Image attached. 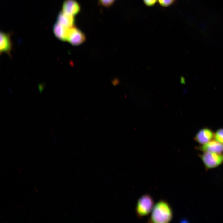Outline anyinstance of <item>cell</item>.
Here are the masks:
<instances>
[{
  "mask_svg": "<svg viewBox=\"0 0 223 223\" xmlns=\"http://www.w3.org/2000/svg\"><path fill=\"white\" fill-rule=\"evenodd\" d=\"M173 215V210L169 204L166 200H160L154 205L148 222L168 223L172 220Z\"/></svg>",
  "mask_w": 223,
  "mask_h": 223,
  "instance_id": "cell-1",
  "label": "cell"
},
{
  "mask_svg": "<svg viewBox=\"0 0 223 223\" xmlns=\"http://www.w3.org/2000/svg\"><path fill=\"white\" fill-rule=\"evenodd\" d=\"M152 197L148 194L142 196L138 200L135 208L137 216L142 218L148 216L152 211L154 206Z\"/></svg>",
  "mask_w": 223,
  "mask_h": 223,
  "instance_id": "cell-2",
  "label": "cell"
},
{
  "mask_svg": "<svg viewBox=\"0 0 223 223\" xmlns=\"http://www.w3.org/2000/svg\"><path fill=\"white\" fill-rule=\"evenodd\" d=\"M205 168L211 169L223 163V153L206 152L199 155Z\"/></svg>",
  "mask_w": 223,
  "mask_h": 223,
  "instance_id": "cell-3",
  "label": "cell"
},
{
  "mask_svg": "<svg viewBox=\"0 0 223 223\" xmlns=\"http://www.w3.org/2000/svg\"><path fill=\"white\" fill-rule=\"evenodd\" d=\"M86 40L84 34L74 26L70 29L67 41L72 45L77 46L83 43Z\"/></svg>",
  "mask_w": 223,
  "mask_h": 223,
  "instance_id": "cell-4",
  "label": "cell"
},
{
  "mask_svg": "<svg viewBox=\"0 0 223 223\" xmlns=\"http://www.w3.org/2000/svg\"><path fill=\"white\" fill-rule=\"evenodd\" d=\"M214 133L210 129L204 128L199 130L196 133L194 139L201 145L211 141L214 137Z\"/></svg>",
  "mask_w": 223,
  "mask_h": 223,
  "instance_id": "cell-5",
  "label": "cell"
},
{
  "mask_svg": "<svg viewBox=\"0 0 223 223\" xmlns=\"http://www.w3.org/2000/svg\"><path fill=\"white\" fill-rule=\"evenodd\" d=\"M197 149L203 152H210L222 153H223V144L216 140H212L198 147Z\"/></svg>",
  "mask_w": 223,
  "mask_h": 223,
  "instance_id": "cell-6",
  "label": "cell"
},
{
  "mask_svg": "<svg viewBox=\"0 0 223 223\" xmlns=\"http://www.w3.org/2000/svg\"><path fill=\"white\" fill-rule=\"evenodd\" d=\"M72 27L62 25L57 22L53 26V31L58 39L63 41H67Z\"/></svg>",
  "mask_w": 223,
  "mask_h": 223,
  "instance_id": "cell-7",
  "label": "cell"
},
{
  "mask_svg": "<svg viewBox=\"0 0 223 223\" xmlns=\"http://www.w3.org/2000/svg\"><path fill=\"white\" fill-rule=\"evenodd\" d=\"M62 10L63 12L74 16L79 12L80 6L75 0H65L62 5Z\"/></svg>",
  "mask_w": 223,
  "mask_h": 223,
  "instance_id": "cell-8",
  "label": "cell"
},
{
  "mask_svg": "<svg viewBox=\"0 0 223 223\" xmlns=\"http://www.w3.org/2000/svg\"><path fill=\"white\" fill-rule=\"evenodd\" d=\"M0 53H6L9 55L12 50V44L10 35L3 32L0 33Z\"/></svg>",
  "mask_w": 223,
  "mask_h": 223,
  "instance_id": "cell-9",
  "label": "cell"
},
{
  "mask_svg": "<svg viewBox=\"0 0 223 223\" xmlns=\"http://www.w3.org/2000/svg\"><path fill=\"white\" fill-rule=\"evenodd\" d=\"M57 22L68 27H72L75 23L74 16L62 11L58 15Z\"/></svg>",
  "mask_w": 223,
  "mask_h": 223,
  "instance_id": "cell-10",
  "label": "cell"
},
{
  "mask_svg": "<svg viewBox=\"0 0 223 223\" xmlns=\"http://www.w3.org/2000/svg\"><path fill=\"white\" fill-rule=\"evenodd\" d=\"M214 138L215 140L223 144V128L219 129L216 131Z\"/></svg>",
  "mask_w": 223,
  "mask_h": 223,
  "instance_id": "cell-11",
  "label": "cell"
},
{
  "mask_svg": "<svg viewBox=\"0 0 223 223\" xmlns=\"http://www.w3.org/2000/svg\"><path fill=\"white\" fill-rule=\"evenodd\" d=\"M158 2L161 6L166 7L173 4L175 0H158Z\"/></svg>",
  "mask_w": 223,
  "mask_h": 223,
  "instance_id": "cell-12",
  "label": "cell"
},
{
  "mask_svg": "<svg viewBox=\"0 0 223 223\" xmlns=\"http://www.w3.org/2000/svg\"><path fill=\"white\" fill-rule=\"evenodd\" d=\"M115 0H99L100 3L103 6L108 7L114 3Z\"/></svg>",
  "mask_w": 223,
  "mask_h": 223,
  "instance_id": "cell-13",
  "label": "cell"
},
{
  "mask_svg": "<svg viewBox=\"0 0 223 223\" xmlns=\"http://www.w3.org/2000/svg\"><path fill=\"white\" fill-rule=\"evenodd\" d=\"M143 1L144 4L148 7L153 6L158 1V0H143Z\"/></svg>",
  "mask_w": 223,
  "mask_h": 223,
  "instance_id": "cell-14",
  "label": "cell"
},
{
  "mask_svg": "<svg viewBox=\"0 0 223 223\" xmlns=\"http://www.w3.org/2000/svg\"><path fill=\"white\" fill-rule=\"evenodd\" d=\"M181 83L182 82L184 83V78H183V77H181Z\"/></svg>",
  "mask_w": 223,
  "mask_h": 223,
  "instance_id": "cell-15",
  "label": "cell"
}]
</instances>
